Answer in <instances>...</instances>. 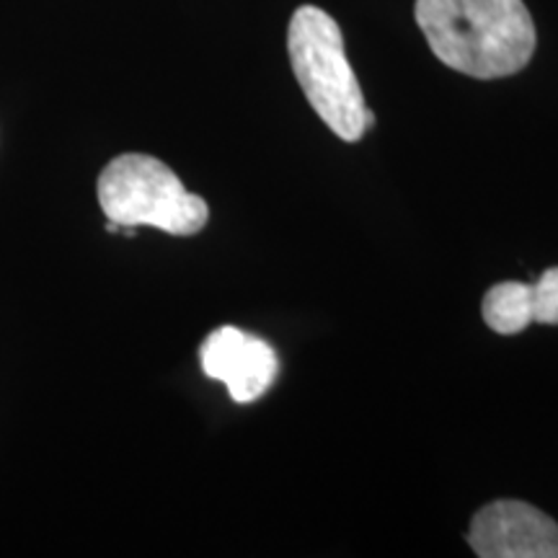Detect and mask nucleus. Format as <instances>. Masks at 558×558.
<instances>
[{"label": "nucleus", "instance_id": "nucleus-1", "mask_svg": "<svg viewBox=\"0 0 558 558\" xmlns=\"http://www.w3.org/2000/svg\"><path fill=\"white\" fill-rule=\"evenodd\" d=\"M414 16L435 58L471 78H507L533 60L535 24L522 0H416Z\"/></svg>", "mask_w": 558, "mask_h": 558}, {"label": "nucleus", "instance_id": "nucleus-2", "mask_svg": "<svg viewBox=\"0 0 558 558\" xmlns=\"http://www.w3.org/2000/svg\"><path fill=\"white\" fill-rule=\"evenodd\" d=\"M288 52L305 99L326 128L344 143L362 140L375 117L362 99L337 21L318 5H300L290 19Z\"/></svg>", "mask_w": 558, "mask_h": 558}, {"label": "nucleus", "instance_id": "nucleus-3", "mask_svg": "<svg viewBox=\"0 0 558 558\" xmlns=\"http://www.w3.org/2000/svg\"><path fill=\"white\" fill-rule=\"evenodd\" d=\"M99 205L120 228L150 226L171 235H197L209 220L207 202L145 153H124L101 171Z\"/></svg>", "mask_w": 558, "mask_h": 558}, {"label": "nucleus", "instance_id": "nucleus-4", "mask_svg": "<svg viewBox=\"0 0 558 558\" xmlns=\"http://www.w3.org/2000/svg\"><path fill=\"white\" fill-rule=\"evenodd\" d=\"M465 541L481 558H558L556 520L518 499L481 507Z\"/></svg>", "mask_w": 558, "mask_h": 558}, {"label": "nucleus", "instance_id": "nucleus-5", "mask_svg": "<svg viewBox=\"0 0 558 558\" xmlns=\"http://www.w3.org/2000/svg\"><path fill=\"white\" fill-rule=\"evenodd\" d=\"M202 373L220 380L235 403H254L277 380L275 347L235 326H220L199 347Z\"/></svg>", "mask_w": 558, "mask_h": 558}, {"label": "nucleus", "instance_id": "nucleus-6", "mask_svg": "<svg viewBox=\"0 0 558 558\" xmlns=\"http://www.w3.org/2000/svg\"><path fill=\"white\" fill-rule=\"evenodd\" d=\"M486 326L492 331L512 333L525 331L533 324V313H530V284L525 282H499L484 295L481 303Z\"/></svg>", "mask_w": 558, "mask_h": 558}, {"label": "nucleus", "instance_id": "nucleus-7", "mask_svg": "<svg viewBox=\"0 0 558 558\" xmlns=\"http://www.w3.org/2000/svg\"><path fill=\"white\" fill-rule=\"evenodd\" d=\"M530 313L533 324L558 326V267L546 269L538 282L530 284Z\"/></svg>", "mask_w": 558, "mask_h": 558}]
</instances>
